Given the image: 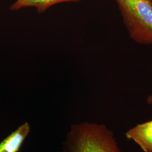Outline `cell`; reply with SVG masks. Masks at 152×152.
<instances>
[{
    "label": "cell",
    "mask_w": 152,
    "mask_h": 152,
    "mask_svg": "<svg viewBox=\"0 0 152 152\" xmlns=\"http://www.w3.org/2000/svg\"><path fill=\"white\" fill-rule=\"evenodd\" d=\"M61 152H121L114 134L103 124L84 122L72 125Z\"/></svg>",
    "instance_id": "1"
},
{
    "label": "cell",
    "mask_w": 152,
    "mask_h": 152,
    "mask_svg": "<svg viewBox=\"0 0 152 152\" xmlns=\"http://www.w3.org/2000/svg\"><path fill=\"white\" fill-rule=\"evenodd\" d=\"M125 26L138 44L152 45V0H115Z\"/></svg>",
    "instance_id": "2"
},
{
    "label": "cell",
    "mask_w": 152,
    "mask_h": 152,
    "mask_svg": "<svg viewBox=\"0 0 152 152\" xmlns=\"http://www.w3.org/2000/svg\"><path fill=\"white\" fill-rule=\"evenodd\" d=\"M127 139L135 141L144 152H152V120L139 124L125 133Z\"/></svg>",
    "instance_id": "3"
},
{
    "label": "cell",
    "mask_w": 152,
    "mask_h": 152,
    "mask_svg": "<svg viewBox=\"0 0 152 152\" xmlns=\"http://www.w3.org/2000/svg\"><path fill=\"white\" fill-rule=\"evenodd\" d=\"M31 131V125L26 122L0 142V152H18Z\"/></svg>",
    "instance_id": "4"
},
{
    "label": "cell",
    "mask_w": 152,
    "mask_h": 152,
    "mask_svg": "<svg viewBox=\"0 0 152 152\" xmlns=\"http://www.w3.org/2000/svg\"><path fill=\"white\" fill-rule=\"evenodd\" d=\"M81 0H16L10 6V10L17 11L23 8L34 7L38 13H42L51 6L64 2H78Z\"/></svg>",
    "instance_id": "5"
},
{
    "label": "cell",
    "mask_w": 152,
    "mask_h": 152,
    "mask_svg": "<svg viewBox=\"0 0 152 152\" xmlns=\"http://www.w3.org/2000/svg\"><path fill=\"white\" fill-rule=\"evenodd\" d=\"M147 103L152 105V95L149 96L147 98Z\"/></svg>",
    "instance_id": "6"
}]
</instances>
